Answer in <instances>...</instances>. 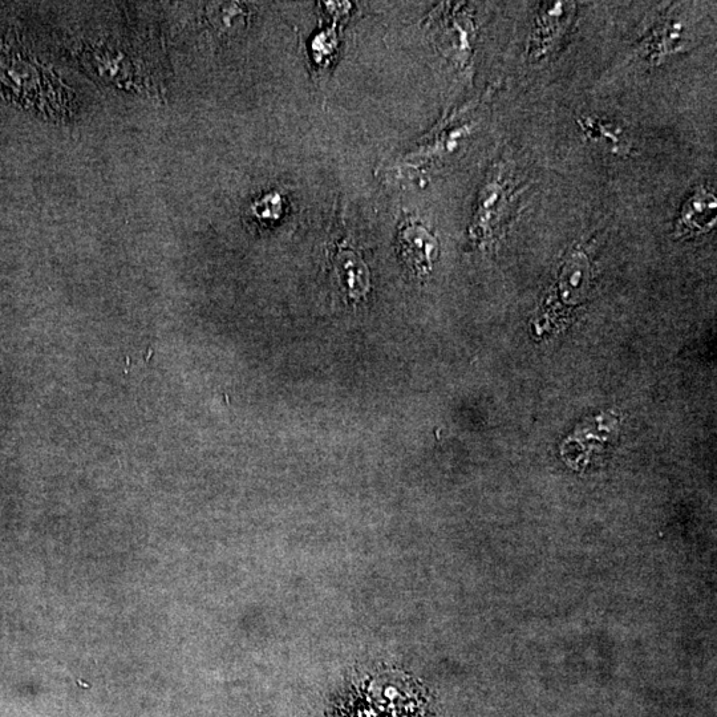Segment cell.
<instances>
[{"mask_svg": "<svg viewBox=\"0 0 717 717\" xmlns=\"http://www.w3.org/2000/svg\"><path fill=\"white\" fill-rule=\"evenodd\" d=\"M336 273L339 281L352 298H360L370 289V274L366 263L348 247H340L335 255Z\"/></svg>", "mask_w": 717, "mask_h": 717, "instance_id": "8", "label": "cell"}, {"mask_svg": "<svg viewBox=\"0 0 717 717\" xmlns=\"http://www.w3.org/2000/svg\"><path fill=\"white\" fill-rule=\"evenodd\" d=\"M717 222V200L714 190L699 186L684 201L675 224L676 237L700 236L711 232Z\"/></svg>", "mask_w": 717, "mask_h": 717, "instance_id": "6", "label": "cell"}, {"mask_svg": "<svg viewBox=\"0 0 717 717\" xmlns=\"http://www.w3.org/2000/svg\"><path fill=\"white\" fill-rule=\"evenodd\" d=\"M514 197L516 180L513 170L504 164L494 166L478 193L469 238L477 245L492 242L512 212Z\"/></svg>", "mask_w": 717, "mask_h": 717, "instance_id": "1", "label": "cell"}, {"mask_svg": "<svg viewBox=\"0 0 717 717\" xmlns=\"http://www.w3.org/2000/svg\"><path fill=\"white\" fill-rule=\"evenodd\" d=\"M451 16L452 18L441 20L440 23L441 47H444L445 55L451 56L456 63L464 66L469 58V52H471V38H469L471 28L469 27H472V24L469 19L461 22L455 14Z\"/></svg>", "mask_w": 717, "mask_h": 717, "instance_id": "9", "label": "cell"}, {"mask_svg": "<svg viewBox=\"0 0 717 717\" xmlns=\"http://www.w3.org/2000/svg\"><path fill=\"white\" fill-rule=\"evenodd\" d=\"M577 124L587 143L594 145L606 155L629 157L633 153V144L621 125L601 117L583 115Z\"/></svg>", "mask_w": 717, "mask_h": 717, "instance_id": "7", "label": "cell"}, {"mask_svg": "<svg viewBox=\"0 0 717 717\" xmlns=\"http://www.w3.org/2000/svg\"><path fill=\"white\" fill-rule=\"evenodd\" d=\"M472 108L461 109L460 112L443 121L436 128L435 133L425 140L424 144L405 157L403 166L408 169H420L423 166H432L455 156L475 128L472 121L467 120L468 113Z\"/></svg>", "mask_w": 717, "mask_h": 717, "instance_id": "2", "label": "cell"}, {"mask_svg": "<svg viewBox=\"0 0 717 717\" xmlns=\"http://www.w3.org/2000/svg\"><path fill=\"white\" fill-rule=\"evenodd\" d=\"M691 46V28L686 20L680 15L667 14L640 40L634 58L647 66H660L672 56L690 50Z\"/></svg>", "mask_w": 717, "mask_h": 717, "instance_id": "3", "label": "cell"}, {"mask_svg": "<svg viewBox=\"0 0 717 717\" xmlns=\"http://www.w3.org/2000/svg\"><path fill=\"white\" fill-rule=\"evenodd\" d=\"M575 10L577 7L574 3H541L528 48L529 59L532 62L548 59L561 46L563 38L574 22Z\"/></svg>", "mask_w": 717, "mask_h": 717, "instance_id": "4", "label": "cell"}, {"mask_svg": "<svg viewBox=\"0 0 717 717\" xmlns=\"http://www.w3.org/2000/svg\"><path fill=\"white\" fill-rule=\"evenodd\" d=\"M253 209L255 216L262 220H278L283 213V198L278 193L266 194L261 200L255 202Z\"/></svg>", "mask_w": 717, "mask_h": 717, "instance_id": "11", "label": "cell"}, {"mask_svg": "<svg viewBox=\"0 0 717 717\" xmlns=\"http://www.w3.org/2000/svg\"><path fill=\"white\" fill-rule=\"evenodd\" d=\"M209 11L212 16V22L216 24V28L222 31H232L238 22L243 18V10L234 3H218L210 4Z\"/></svg>", "mask_w": 717, "mask_h": 717, "instance_id": "10", "label": "cell"}, {"mask_svg": "<svg viewBox=\"0 0 717 717\" xmlns=\"http://www.w3.org/2000/svg\"><path fill=\"white\" fill-rule=\"evenodd\" d=\"M398 249L408 269L423 278L432 273L439 255V241L419 222L405 221L399 230Z\"/></svg>", "mask_w": 717, "mask_h": 717, "instance_id": "5", "label": "cell"}]
</instances>
